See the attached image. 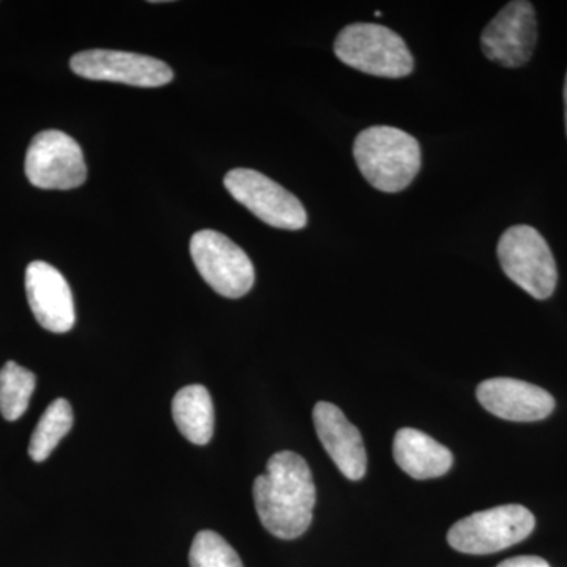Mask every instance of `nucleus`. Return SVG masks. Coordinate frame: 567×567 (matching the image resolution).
Wrapping results in <instances>:
<instances>
[{"label": "nucleus", "instance_id": "21", "mask_svg": "<svg viewBox=\"0 0 567 567\" xmlns=\"http://www.w3.org/2000/svg\"><path fill=\"white\" fill-rule=\"evenodd\" d=\"M374 14H375L377 18H380V17H382V11H375Z\"/></svg>", "mask_w": 567, "mask_h": 567}, {"label": "nucleus", "instance_id": "4", "mask_svg": "<svg viewBox=\"0 0 567 567\" xmlns=\"http://www.w3.org/2000/svg\"><path fill=\"white\" fill-rule=\"evenodd\" d=\"M496 254L507 278L536 300H547L557 289L554 254L535 227L522 224L507 229Z\"/></svg>", "mask_w": 567, "mask_h": 567}, {"label": "nucleus", "instance_id": "2", "mask_svg": "<svg viewBox=\"0 0 567 567\" xmlns=\"http://www.w3.org/2000/svg\"><path fill=\"white\" fill-rule=\"evenodd\" d=\"M358 169L382 193L409 188L421 169V147L415 137L394 126H372L353 144Z\"/></svg>", "mask_w": 567, "mask_h": 567}, {"label": "nucleus", "instance_id": "8", "mask_svg": "<svg viewBox=\"0 0 567 567\" xmlns=\"http://www.w3.org/2000/svg\"><path fill=\"white\" fill-rule=\"evenodd\" d=\"M24 167L29 182L41 189L65 192L87 181L81 145L59 130H47L33 137Z\"/></svg>", "mask_w": 567, "mask_h": 567}, {"label": "nucleus", "instance_id": "3", "mask_svg": "<svg viewBox=\"0 0 567 567\" xmlns=\"http://www.w3.org/2000/svg\"><path fill=\"white\" fill-rule=\"evenodd\" d=\"M334 54L353 70L391 80L409 76L415 66L402 37L372 22H354L342 29L336 37Z\"/></svg>", "mask_w": 567, "mask_h": 567}, {"label": "nucleus", "instance_id": "5", "mask_svg": "<svg viewBox=\"0 0 567 567\" xmlns=\"http://www.w3.org/2000/svg\"><path fill=\"white\" fill-rule=\"evenodd\" d=\"M535 525V516L525 506L492 507L454 524L447 543L461 554H496L527 539Z\"/></svg>", "mask_w": 567, "mask_h": 567}, {"label": "nucleus", "instance_id": "19", "mask_svg": "<svg viewBox=\"0 0 567 567\" xmlns=\"http://www.w3.org/2000/svg\"><path fill=\"white\" fill-rule=\"evenodd\" d=\"M496 567H550V565L539 557H516L506 559Z\"/></svg>", "mask_w": 567, "mask_h": 567}, {"label": "nucleus", "instance_id": "18", "mask_svg": "<svg viewBox=\"0 0 567 567\" xmlns=\"http://www.w3.org/2000/svg\"><path fill=\"white\" fill-rule=\"evenodd\" d=\"M192 567H244L240 557L234 547L218 533H197L194 537L192 551H189Z\"/></svg>", "mask_w": 567, "mask_h": 567}, {"label": "nucleus", "instance_id": "7", "mask_svg": "<svg viewBox=\"0 0 567 567\" xmlns=\"http://www.w3.org/2000/svg\"><path fill=\"white\" fill-rule=\"evenodd\" d=\"M224 186L237 203L268 226L301 230L308 224L303 204L267 175L254 169H233L224 177Z\"/></svg>", "mask_w": 567, "mask_h": 567}, {"label": "nucleus", "instance_id": "11", "mask_svg": "<svg viewBox=\"0 0 567 567\" xmlns=\"http://www.w3.org/2000/svg\"><path fill=\"white\" fill-rule=\"evenodd\" d=\"M25 293L37 322L51 333H69L76 322L73 293L58 268L41 260L25 270Z\"/></svg>", "mask_w": 567, "mask_h": 567}, {"label": "nucleus", "instance_id": "9", "mask_svg": "<svg viewBox=\"0 0 567 567\" xmlns=\"http://www.w3.org/2000/svg\"><path fill=\"white\" fill-rule=\"evenodd\" d=\"M71 71L91 81L118 82L134 87H162L174 80L166 62L136 52L89 50L71 58Z\"/></svg>", "mask_w": 567, "mask_h": 567}, {"label": "nucleus", "instance_id": "10", "mask_svg": "<svg viewBox=\"0 0 567 567\" xmlns=\"http://www.w3.org/2000/svg\"><path fill=\"white\" fill-rule=\"evenodd\" d=\"M537 41L535 7L525 0L507 3L488 22L481 35V48L488 61L517 69L532 59Z\"/></svg>", "mask_w": 567, "mask_h": 567}, {"label": "nucleus", "instance_id": "17", "mask_svg": "<svg viewBox=\"0 0 567 567\" xmlns=\"http://www.w3.org/2000/svg\"><path fill=\"white\" fill-rule=\"evenodd\" d=\"M35 375L29 369L9 361L0 371V413L7 421H17L24 415L33 391Z\"/></svg>", "mask_w": 567, "mask_h": 567}, {"label": "nucleus", "instance_id": "6", "mask_svg": "<svg viewBox=\"0 0 567 567\" xmlns=\"http://www.w3.org/2000/svg\"><path fill=\"white\" fill-rule=\"evenodd\" d=\"M193 262L204 281L226 298L245 297L256 281L248 254L216 230H199L189 244Z\"/></svg>", "mask_w": 567, "mask_h": 567}, {"label": "nucleus", "instance_id": "12", "mask_svg": "<svg viewBox=\"0 0 567 567\" xmlns=\"http://www.w3.org/2000/svg\"><path fill=\"white\" fill-rule=\"evenodd\" d=\"M476 395L488 413L517 423L546 420L555 409V399L543 388L506 377L481 383Z\"/></svg>", "mask_w": 567, "mask_h": 567}, {"label": "nucleus", "instance_id": "16", "mask_svg": "<svg viewBox=\"0 0 567 567\" xmlns=\"http://www.w3.org/2000/svg\"><path fill=\"white\" fill-rule=\"evenodd\" d=\"M73 427V410L65 399H55L43 413L33 431L29 456L35 462L47 461L63 436Z\"/></svg>", "mask_w": 567, "mask_h": 567}, {"label": "nucleus", "instance_id": "15", "mask_svg": "<svg viewBox=\"0 0 567 567\" xmlns=\"http://www.w3.org/2000/svg\"><path fill=\"white\" fill-rule=\"evenodd\" d=\"M173 416L178 431L194 445H207L215 431L212 395L203 385L182 388L173 401Z\"/></svg>", "mask_w": 567, "mask_h": 567}, {"label": "nucleus", "instance_id": "14", "mask_svg": "<svg viewBox=\"0 0 567 567\" xmlns=\"http://www.w3.org/2000/svg\"><path fill=\"white\" fill-rule=\"evenodd\" d=\"M395 464L415 480H434L446 475L453 466V454L424 432L404 427L394 436Z\"/></svg>", "mask_w": 567, "mask_h": 567}, {"label": "nucleus", "instance_id": "13", "mask_svg": "<svg viewBox=\"0 0 567 567\" xmlns=\"http://www.w3.org/2000/svg\"><path fill=\"white\" fill-rule=\"evenodd\" d=\"M316 432L333 458L339 472L350 481H360L368 470V454L363 436L357 425L347 420L344 412L330 402H319L312 412Z\"/></svg>", "mask_w": 567, "mask_h": 567}, {"label": "nucleus", "instance_id": "20", "mask_svg": "<svg viewBox=\"0 0 567 567\" xmlns=\"http://www.w3.org/2000/svg\"><path fill=\"white\" fill-rule=\"evenodd\" d=\"M565 117H566V133H567V74H566V82H565Z\"/></svg>", "mask_w": 567, "mask_h": 567}, {"label": "nucleus", "instance_id": "1", "mask_svg": "<svg viewBox=\"0 0 567 567\" xmlns=\"http://www.w3.org/2000/svg\"><path fill=\"white\" fill-rule=\"evenodd\" d=\"M252 495L264 528L279 539H297L311 527L316 484L300 454L281 451L271 456L267 472L254 481Z\"/></svg>", "mask_w": 567, "mask_h": 567}]
</instances>
